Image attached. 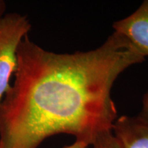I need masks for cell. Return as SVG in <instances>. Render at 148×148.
Segmentation results:
<instances>
[{"label":"cell","mask_w":148,"mask_h":148,"mask_svg":"<svg viewBox=\"0 0 148 148\" xmlns=\"http://www.w3.org/2000/svg\"><path fill=\"white\" fill-rule=\"evenodd\" d=\"M145 58L115 32L95 49L73 53L47 51L25 36L0 105V148H37L58 134L91 145L117 117L116 78Z\"/></svg>","instance_id":"obj_1"},{"label":"cell","mask_w":148,"mask_h":148,"mask_svg":"<svg viewBox=\"0 0 148 148\" xmlns=\"http://www.w3.org/2000/svg\"><path fill=\"white\" fill-rule=\"evenodd\" d=\"M30 29L29 20L22 14L8 13L0 18V105L16 71L18 45Z\"/></svg>","instance_id":"obj_2"},{"label":"cell","mask_w":148,"mask_h":148,"mask_svg":"<svg viewBox=\"0 0 148 148\" xmlns=\"http://www.w3.org/2000/svg\"><path fill=\"white\" fill-rule=\"evenodd\" d=\"M112 27L139 54L148 56V0L127 17L114 22Z\"/></svg>","instance_id":"obj_3"},{"label":"cell","mask_w":148,"mask_h":148,"mask_svg":"<svg viewBox=\"0 0 148 148\" xmlns=\"http://www.w3.org/2000/svg\"><path fill=\"white\" fill-rule=\"evenodd\" d=\"M112 132L121 148H148V122L138 116L116 118Z\"/></svg>","instance_id":"obj_4"},{"label":"cell","mask_w":148,"mask_h":148,"mask_svg":"<svg viewBox=\"0 0 148 148\" xmlns=\"http://www.w3.org/2000/svg\"><path fill=\"white\" fill-rule=\"evenodd\" d=\"M91 145L92 148H121L112 130L99 134Z\"/></svg>","instance_id":"obj_5"},{"label":"cell","mask_w":148,"mask_h":148,"mask_svg":"<svg viewBox=\"0 0 148 148\" xmlns=\"http://www.w3.org/2000/svg\"><path fill=\"white\" fill-rule=\"evenodd\" d=\"M138 116L148 122V91L146 92L143 97V106H142V110Z\"/></svg>","instance_id":"obj_6"},{"label":"cell","mask_w":148,"mask_h":148,"mask_svg":"<svg viewBox=\"0 0 148 148\" xmlns=\"http://www.w3.org/2000/svg\"><path fill=\"white\" fill-rule=\"evenodd\" d=\"M63 148H88V145L81 141L75 140L73 144H71L70 145L65 146Z\"/></svg>","instance_id":"obj_7"},{"label":"cell","mask_w":148,"mask_h":148,"mask_svg":"<svg viewBox=\"0 0 148 148\" xmlns=\"http://www.w3.org/2000/svg\"><path fill=\"white\" fill-rule=\"evenodd\" d=\"M5 10V3L3 1L0 0V18L3 16V13H4Z\"/></svg>","instance_id":"obj_8"}]
</instances>
